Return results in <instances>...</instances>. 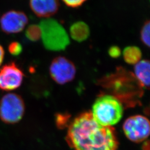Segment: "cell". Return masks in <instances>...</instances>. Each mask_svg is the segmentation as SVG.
I'll use <instances>...</instances> for the list:
<instances>
[{"label":"cell","mask_w":150,"mask_h":150,"mask_svg":"<svg viewBox=\"0 0 150 150\" xmlns=\"http://www.w3.org/2000/svg\"><path fill=\"white\" fill-rule=\"evenodd\" d=\"M150 21L147 20L145 22L142 27L140 33V38L142 42L148 47H150Z\"/></svg>","instance_id":"obj_14"},{"label":"cell","mask_w":150,"mask_h":150,"mask_svg":"<svg viewBox=\"0 0 150 150\" xmlns=\"http://www.w3.org/2000/svg\"><path fill=\"white\" fill-rule=\"evenodd\" d=\"M8 51L13 56H18L21 54L22 46L18 42H12L8 46Z\"/></svg>","instance_id":"obj_15"},{"label":"cell","mask_w":150,"mask_h":150,"mask_svg":"<svg viewBox=\"0 0 150 150\" xmlns=\"http://www.w3.org/2000/svg\"><path fill=\"white\" fill-rule=\"evenodd\" d=\"M5 56V51L2 46L0 45V66L2 64Z\"/></svg>","instance_id":"obj_19"},{"label":"cell","mask_w":150,"mask_h":150,"mask_svg":"<svg viewBox=\"0 0 150 150\" xmlns=\"http://www.w3.org/2000/svg\"><path fill=\"white\" fill-rule=\"evenodd\" d=\"M87 0H62L64 4L71 8H77L82 5Z\"/></svg>","instance_id":"obj_17"},{"label":"cell","mask_w":150,"mask_h":150,"mask_svg":"<svg viewBox=\"0 0 150 150\" xmlns=\"http://www.w3.org/2000/svg\"><path fill=\"white\" fill-rule=\"evenodd\" d=\"M23 77V71L14 62L4 65L0 69V90H16L21 85Z\"/></svg>","instance_id":"obj_7"},{"label":"cell","mask_w":150,"mask_h":150,"mask_svg":"<svg viewBox=\"0 0 150 150\" xmlns=\"http://www.w3.org/2000/svg\"><path fill=\"white\" fill-rule=\"evenodd\" d=\"M66 141L74 150H117L115 129L98 124L90 112L82 113L70 123Z\"/></svg>","instance_id":"obj_1"},{"label":"cell","mask_w":150,"mask_h":150,"mask_svg":"<svg viewBox=\"0 0 150 150\" xmlns=\"http://www.w3.org/2000/svg\"><path fill=\"white\" fill-rule=\"evenodd\" d=\"M41 38L46 50L51 51H64L70 44V38L64 27L56 20L47 18L40 23Z\"/></svg>","instance_id":"obj_3"},{"label":"cell","mask_w":150,"mask_h":150,"mask_svg":"<svg viewBox=\"0 0 150 150\" xmlns=\"http://www.w3.org/2000/svg\"><path fill=\"white\" fill-rule=\"evenodd\" d=\"M143 150H150V145H149V141H147L144 143L142 147Z\"/></svg>","instance_id":"obj_20"},{"label":"cell","mask_w":150,"mask_h":150,"mask_svg":"<svg viewBox=\"0 0 150 150\" xmlns=\"http://www.w3.org/2000/svg\"><path fill=\"white\" fill-rule=\"evenodd\" d=\"M150 61L147 59L139 61L134 67V77L142 87H150Z\"/></svg>","instance_id":"obj_10"},{"label":"cell","mask_w":150,"mask_h":150,"mask_svg":"<svg viewBox=\"0 0 150 150\" xmlns=\"http://www.w3.org/2000/svg\"><path fill=\"white\" fill-rule=\"evenodd\" d=\"M30 6L36 16L48 18L59 10V0H30Z\"/></svg>","instance_id":"obj_9"},{"label":"cell","mask_w":150,"mask_h":150,"mask_svg":"<svg viewBox=\"0 0 150 150\" xmlns=\"http://www.w3.org/2000/svg\"><path fill=\"white\" fill-rule=\"evenodd\" d=\"M70 35L72 38L78 42L86 41L90 34V28L88 25L83 21L74 23L70 27Z\"/></svg>","instance_id":"obj_11"},{"label":"cell","mask_w":150,"mask_h":150,"mask_svg":"<svg viewBox=\"0 0 150 150\" xmlns=\"http://www.w3.org/2000/svg\"><path fill=\"white\" fill-rule=\"evenodd\" d=\"M49 71L54 81L59 85H64L74 79L76 69L71 60L65 57L58 56L52 61Z\"/></svg>","instance_id":"obj_6"},{"label":"cell","mask_w":150,"mask_h":150,"mask_svg":"<svg viewBox=\"0 0 150 150\" xmlns=\"http://www.w3.org/2000/svg\"><path fill=\"white\" fill-rule=\"evenodd\" d=\"M28 21L26 15L15 10L7 11L0 20V26L3 32L11 34L21 32Z\"/></svg>","instance_id":"obj_8"},{"label":"cell","mask_w":150,"mask_h":150,"mask_svg":"<svg viewBox=\"0 0 150 150\" xmlns=\"http://www.w3.org/2000/svg\"><path fill=\"white\" fill-rule=\"evenodd\" d=\"M108 54L113 59H117L121 56V49L117 46H112L108 49Z\"/></svg>","instance_id":"obj_16"},{"label":"cell","mask_w":150,"mask_h":150,"mask_svg":"<svg viewBox=\"0 0 150 150\" xmlns=\"http://www.w3.org/2000/svg\"><path fill=\"white\" fill-rule=\"evenodd\" d=\"M123 132L128 139L139 143L150 134V122L145 116L135 115L127 118L123 123Z\"/></svg>","instance_id":"obj_5"},{"label":"cell","mask_w":150,"mask_h":150,"mask_svg":"<svg viewBox=\"0 0 150 150\" xmlns=\"http://www.w3.org/2000/svg\"><path fill=\"white\" fill-rule=\"evenodd\" d=\"M67 118H68V117H66V115H60L57 116V120H56L57 126H61V127L62 128V126H64L65 125H66L67 121H68Z\"/></svg>","instance_id":"obj_18"},{"label":"cell","mask_w":150,"mask_h":150,"mask_svg":"<svg viewBox=\"0 0 150 150\" xmlns=\"http://www.w3.org/2000/svg\"><path fill=\"white\" fill-rule=\"evenodd\" d=\"M123 59L129 64H136L142 57V52L137 46H130L124 49L123 51Z\"/></svg>","instance_id":"obj_12"},{"label":"cell","mask_w":150,"mask_h":150,"mask_svg":"<svg viewBox=\"0 0 150 150\" xmlns=\"http://www.w3.org/2000/svg\"><path fill=\"white\" fill-rule=\"evenodd\" d=\"M26 37L32 42L38 41L41 38V31L39 25H31L27 27L26 33Z\"/></svg>","instance_id":"obj_13"},{"label":"cell","mask_w":150,"mask_h":150,"mask_svg":"<svg viewBox=\"0 0 150 150\" xmlns=\"http://www.w3.org/2000/svg\"><path fill=\"white\" fill-rule=\"evenodd\" d=\"M91 113L98 124L105 127H111L118 123L122 117L123 107L117 97L102 95L94 102Z\"/></svg>","instance_id":"obj_2"},{"label":"cell","mask_w":150,"mask_h":150,"mask_svg":"<svg viewBox=\"0 0 150 150\" xmlns=\"http://www.w3.org/2000/svg\"><path fill=\"white\" fill-rule=\"evenodd\" d=\"M25 111V102L21 96L10 93L0 100V119L6 124H15L21 120Z\"/></svg>","instance_id":"obj_4"}]
</instances>
